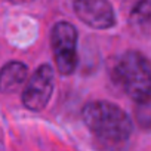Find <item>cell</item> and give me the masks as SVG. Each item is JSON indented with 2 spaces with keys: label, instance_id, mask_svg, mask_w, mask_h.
Wrapping results in <instances>:
<instances>
[{
  "label": "cell",
  "instance_id": "obj_1",
  "mask_svg": "<svg viewBox=\"0 0 151 151\" xmlns=\"http://www.w3.org/2000/svg\"><path fill=\"white\" fill-rule=\"evenodd\" d=\"M88 129L107 144H122L129 139L133 124L130 117L116 104L108 101L88 102L82 110Z\"/></svg>",
  "mask_w": 151,
  "mask_h": 151
},
{
  "label": "cell",
  "instance_id": "obj_2",
  "mask_svg": "<svg viewBox=\"0 0 151 151\" xmlns=\"http://www.w3.org/2000/svg\"><path fill=\"white\" fill-rule=\"evenodd\" d=\"M114 82L135 102L151 92V62L136 50H127L117 58L113 68Z\"/></svg>",
  "mask_w": 151,
  "mask_h": 151
},
{
  "label": "cell",
  "instance_id": "obj_3",
  "mask_svg": "<svg viewBox=\"0 0 151 151\" xmlns=\"http://www.w3.org/2000/svg\"><path fill=\"white\" fill-rule=\"evenodd\" d=\"M77 28L67 21L53 25L50 33V45L55 64L62 76H70L77 67Z\"/></svg>",
  "mask_w": 151,
  "mask_h": 151
},
{
  "label": "cell",
  "instance_id": "obj_4",
  "mask_svg": "<svg viewBox=\"0 0 151 151\" xmlns=\"http://www.w3.org/2000/svg\"><path fill=\"white\" fill-rule=\"evenodd\" d=\"M53 83H55V73L49 64L40 65L30 80L25 82V88L22 91V104L31 111H42L50 96L53 93Z\"/></svg>",
  "mask_w": 151,
  "mask_h": 151
},
{
  "label": "cell",
  "instance_id": "obj_5",
  "mask_svg": "<svg viewBox=\"0 0 151 151\" xmlns=\"http://www.w3.org/2000/svg\"><path fill=\"white\" fill-rule=\"evenodd\" d=\"M74 14L95 30H108L116 25V14L108 0H74Z\"/></svg>",
  "mask_w": 151,
  "mask_h": 151
},
{
  "label": "cell",
  "instance_id": "obj_6",
  "mask_svg": "<svg viewBox=\"0 0 151 151\" xmlns=\"http://www.w3.org/2000/svg\"><path fill=\"white\" fill-rule=\"evenodd\" d=\"M28 77V67L19 61H11L0 70V92L12 93L18 91Z\"/></svg>",
  "mask_w": 151,
  "mask_h": 151
},
{
  "label": "cell",
  "instance_id": "obj_7",
  "mask_svg": "<svg viewBox=\"0 0 151 151\" xmlns=\"http://www.w3.org/2000/svg\"><path fill=\"white\" fill-rule=\"evenodd\" d=\"M130 22L139 28L151 27V0H139L130 12Z\"/></svg>",
  "mask_w": 151,
  "mask_h": 151
},
{
  "label": "cell",
  "instance_id": "obj_8",
  "mask_svg": "<svg viewBox=\"0 0 151 151\" xmlns=\"http://www.w3.org/2000/svg\"><path fill=\"white\" fill-rule=\"evenodd\" d=\"M135 116L138 124L142 129H151V92L145 99L136 102Z\"/></svg>",
  "mask_w": 151,
  "mask_h": 151
},
{
  "label": "cell",
  "instance_id": "obj_9",
  "mask_svg": "<svg viewBox=\"0 0 151 151\" xmlns=\"http://www.w3.org/2000/svg\"><path fill=\"white\" fill-rule=\"evenodd\" d=\"M9 3H14V5H21V3H30V2H34V0H6Z\"/></svg>",
  "mask_w": 151,
  "mask_h": 151
}]
</instances>
